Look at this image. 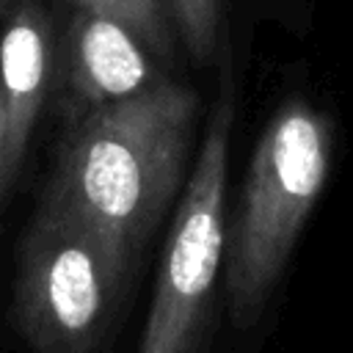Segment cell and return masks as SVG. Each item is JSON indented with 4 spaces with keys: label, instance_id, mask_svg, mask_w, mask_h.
<instances>
[{
    "label": "cell",
    "instance_id": "5",
    "mask_svg": "<svg viewBox=\"0 0 353 353\" xmlns=\"http://www.w3.org/2000/svg\"><path fill=\"white\" fill-rule=\"evenodd\" d=\"M66 55L69 97L80 116L154 85L141 41L102 14L77 8L66 36Z\"/></svg>",
    "mask_w": 353,
    "mask_h": 353
},
{
    "label": "cell",
    "instance_id": "4",
    "mask_svg": "<svg viewBox=\"0 0 353 353\" xmlns=\"http://www.w3.org/2000/svg\"><path fill=\"white\" fill-rule=\"evenodd\" d=\"M234 124L229 74L207 121L188 188L174 212L138 353H199L226 248V176Z\"/></svg>",
    "mask_w": 353,
    "mask_h": 353
},
{
    "label": "cell",
    "instance_id": "6",
    "mask_svg": "<svg viewBox=\"0 0 353 353\" xmlns=\"http://www.w3.org/2000/svg\"><path fill=\"white\" fill-rule=\"evenodd\" d=\"M50 61V22L36 3L25 0L8 14L0 33V85L6 97L8 152L14 168L25 157L33 124L47 94Z\"/></svg>",
    "mask_w": 353,
    "mask_h": 353
},
{
    "label": "cell",
    "instance_id": "9",
    "mask_svg": "<svg viewBox=\"0 0 353 353\" xmlns=\"http://www.w3.org/2000/svg\"><path fill=\"white\" fill-rule=\"evenodd\" d=\"M11 174H14V165H11V152H8V113H6V97L0 85V196Z\"/></svg>",
    "mask_w": 353,
    "mask_h": 353
},
{
    "label": "cell",
    "instance_id": "8",
    "mask_svg": "<svg viewBox=\"0 0 353 353\" xmlns=\"http://www.w3.org/2000/svg\"><path fill=\"white\" fill-rule=\"evenodd\" d=\"M171 11L193 58L207 61L218 44V0H171Z\"/></svg>",
    "mask_w": 353,
    "mask_h": 353
},
{
    "label": "cell",
    "instance_id": "7",
    "mask_svg": "<svg viewBox=\"0 0 353 353\" xmlns=\"http://www.w3.org/2000/svg\"><path fill=\"white\" fill-rule=\"evenodd\" d=\"M77 8L124 25L146 50L171 55V0H72Z\"/></svg>",
    "mask_w": 353,
    "mask_h": 353
},
{
    "label": "cell",
    "instance_id": "2",
    "mask_svg": "<svg viewBox=\"0 0 353 353\" xmlns=\"http://www.w3.org/2000/svg\"><path fill=\"white\" fill-rule=\"evenodd\" d=\"M331 163L328 119L306 99H287L248 160L229 240L226 292L240 328L254 325L312 215Z\"/></svg>",
    "mask_w": 353,
    "mask_h": 353
},
{
    "label": "cell",
    "instance_id": "3",
    "mask_svg": "<svg viewBox=\"0 0 353 353\" xmlns=\"http://www.w3.org/2000/svg\"><path fill=\"white\" fill-rule=\"evenodd\" d=\"M127 268L94 226L44 199L19 243L14 325L36 353H94Z\"/></svg>",
    "mask_w": 353,
    "mask_h": 353
},
{
    "label": "cell",
    "instance_id": "1",
    "mask_svg": "<svg viewBox=\"0 0 353 353\" xmlns=\"http://www.w3.org/2000/svg\"><path fill=\"white\" fill-rule=\"evenodd\" d=\"M196 110V91L154 83L77 116L44 199L94 226L130 265L179 188Z\"/></svg>",
    "mask_w": 353,
    "mask_h": 353
}]
</instances>
